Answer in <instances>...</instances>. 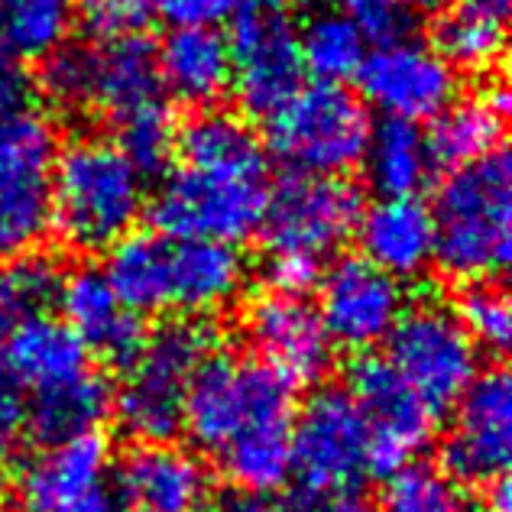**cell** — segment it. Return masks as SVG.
<instances>
[{"label":"cell","mask_w":512,"mask_h":512,"mask_svg":"<svg viewBox=\"0 0 512 512\" xmlns=\"http://www.w3.org/2000/svg\"><path fill=\"white\" fill-rule=\"evenodd\" d=\"M363 198L357 185L341 175L289 172L269 185L266 211L260 221L266 253H289L325 263L357 231Z\"/></svg>","instance_id":"obj_10"},{"label":"cell","mask_w":512,"mask_h":512,"mask_svg":"<svg viewBox=\"0 0 512 512\" xmlns=\"http://www.w3.org/2000/svg\"><path fill=\"white\" fill-rule=\"evenodd\" d=\"M409 4L419 10H444L448 4H454V0H409Z\"/></svg>","instance_id":"obj_43"},{"label":"cell","mask_w":512,"mask_h":512,"mask_svg":"<svg viewBox=\"0 0 512 512\" xmlns=\"http://www.w3.org/2000/svg\"><path fill=\"white\" fill-rule=\"evenodd\" d=\"M506 111L509 94L503 85L474 94V98H454L441 114L431 117V130L425 133L431 166L451 172L500 153Z\"/></svg>","instance_id":"obj_25"},{"label":"cell","mask_w":512,"mask_h":512,"mask_svg":"<svg viewBox=\"0 0 512 512\" xmlns=\"http://www.w3.org/2000/svg\"><path fill=\"white\" fill-rule=\"evenodd\" d=\"M321 325L334 347L367 354L389 338L406 308L399 279L376 269L363 256H344L321 273Z\"/></svg>","instance_id":"obj_18"},{"label":"cell","mask_w":512,"mask_h":512,"mask_svg":"<svg viewBox=\"0 0 512 512\" xmlns=\"http://www.w3.org/2000/svg\"><path fill=\"white\" fill-rule=\"evenodd\" d=\"M78 0H0V59L43 62L69 43Z\"/></svg>","instance_id":"obj_27"},{"label":"cell","mask_w":512,"mask_h":512,"mask_svg":"<svg viewBox=\"0 0 512 512\" xmlns=\"http://www.w3.org/2000/svg\"><path fill=\"white\" fill-rule=\"evenodd\" d=\"M363 163H367L370 182L380 195H419V188L435 169L425 133L406 120H386L383 127H373Z\"/></svg>","instance_id":"obj_29"},{"label":"cell","mask_w":512,"mask_h":512,"mask_svg":"<svg viewBox=\"0 0 512 512\" xmlns=\"http://www.w3.org/2000/svg\"><path fill=\"white\" fill-rule=\"evenodd\" d=\"M334 10H341L367 43L396 39L409 26V0H334Z\"/></svg>","instance_id":"obj_36"},{"label":"cell","mask_w":512,"mask_h":512,"mask_svg":"<svg viewBox=\"0 0 512 512\" xmlns=\"http://www.w3.org/2000/svg\"><path fill=\"white\" fill-rule=\"evenodd\" d=\"M17 512H117V506H114L111 487H101L94 493L78 496V500H62V503L36 506V509H17Z\"/></svg>","instance_id":"obj_40"},{"label":"cell","mask_w":512,"mask_h":512,"mask_svg":"<svg viewBox=\"0 0 512 512\" xmlns=\"http://www.w3.org/2000/svg\"><path fill=\"white\" fill-rule=\"evenodd\" d=\"M244 334L263 367L292 389L315 386L334 367V344L305 295L279 289L253 295L244 308Z\"/></svg>","instance_id":"obj_16"},{"label":"cell","mask_w":512,"mask_h":512,"mask_svg":"<svg viewBox=\"0 0 512 512\" xmlns=\"http://www.w3.org/2000/svg\"><path fill=\"white\" fill-rule=\"evenodd\" d=\"M117 137L114 143L130 156V163L143 175L163 172L175 156V140H179V124L163 98L137 107V111L114 120Z\"/></svg>","instance_id":"obj_32"},{"label":"cell","mask_w":512,"mask_h":512,"mask_svg":"<svg viewBox=\"0 0 512 512\" xmlns=\"http://www.w3.org/2000/svg\"><path fill=\"white\" fill-rule=\"evenodd\" d=\"M512 454V386L503 367L477 373L454 402V419L441 444L444 474L454 483H487L506 477Z\"/></svg>","instance_id":"obj_15"},{"label":"cell","mask_w":512,"mask_h":512,"mask_svg":"<svg viewBox=\"0 0 512 512\" xmlns=\"http://www.w3.org/2000/svg\"><path fill=\"white\" fill-rule=\"evenodd\" d=\"M39 85L59 111L98 114L111 124L137 107L163 98L156 49L146 36L91 39L88 46H62L43 59Z\"/></svg>","instance_id":"obj_5"},{"label":"cell","mask_w":512,"mask_h":512,"mask_svg":"<svg viewBox=\"0 0 512 512\" xmlns=\"http://www.w3.org/2000/svg\"><path fill=\"white\" fill-rule=\"evenodd\" d=\"M111 409H114V393L98 370H91L78 383L59 389V393L26 399L30 428L43 441L98 431V425L111 415Z\"/></svg>","instance_id":"obj_30"},{"label":"cell","mask_w":512,"mask_h":512,"mask_svg":"<svg viewBox=\"0 0 512 512\" xmlns=\"http://www.w3.org/2000/svg\"><path fill=\"white\" fill-rule=\"evenodd\" d=\"M244 7V0H153L169 26H221L234 20V13Z\"/></svg>","instance_id":"obj_38"},{"label":"cell","mask_w":512,"mask_h":512,"mask_svg":"<svg viewBox=\"0 0 512 512\" xmlns=\"http://www.w3.org/2000/svg\"><path fill=\"white\" fill-rule=\"evenodd\" d=\"M295 396L282 376L269 373L237 435L214 454L221 474L244 493H276L292 474Z\"/></svg>","instance_id":"obj_19"},{"label":"cell","mask_w":512,"mask_h":512,"mask_svg":"<svg viewBox=\"0 0 512 512\" xmlns=\"http://www.w3.org/2000/svg\"><path fill=\"white\" fill-rule=\"evenodd\" d=\"M435 263L448 279H496L509 263L512 247V175L509 159L493 153L480 163L451 169L438 188L435 205Z\"/></svg>","instance_id":"obj_4"},{"label":"cell","mask_w":512,"mask_h":512,"mask_svg":"<svg viewBox=\"0 0 512 512\" xmlns=\"http://www.w3.org/2000/svg\"><path fill=\"white\" fill-rule=\"evenodd\" d=\"M231 88L240 107L253 117H269L305 85L299 36L286 13L266 4H247L234 13Z\"/></svg>","instance_id":"obj_13"},{"label":"cell","mask_w":512,"mask_h":512,"mask_svg":"<svg viewBox=\"0 0 512 512\" xmlns=\"http://www.w3.org/2000/svg\"><path fill=\"white\" fill-rule=\"evenodd\" d=\"M4 360L10 373L17 376L26 399L59 393V389L78 383L88 376L91 350L85 341L56 315H36L4 334Z\"/></svg>","instance_id":"obj_23"},{"label":"cell","mask_w":512,"mask_h":512,"mask_svg":"<svg viewBox=\"0 0 512 512\" xmlns=\"http://www.w3.org/2000/svg\"><path fill=\"white\" fill-rule=\"evenodd\" d=\"M509 0H454L435 23V49L454 69L490 72L506 52Z\"/></svg>","instance_id":"obj_26"},{"label":"cell","mask_w":512,"mask_h":512,"mask_svg":"<svg viewBox=\"0 0 512 512\" xmlns=\"http://www.w3.org/2000/svg\"><path fill=\"white\" fill-rule=\"evenodd\" d=\"M260 4L273 7V10H286V7H295V4H302V0H260Z\"/></svg>","instance_id":"obj_44"},{"label":"cell","mask_w":512,"mask_h":512,"mask_svg":"<svg viewBox=\"0 0 512 512\" xmlns=\"http://www.w3.org/2000/svg\"><path fill=\"white\" fill-rule=\"evenodd\" d=\"M457 483L435 467L412 464L389 477L380 512H464Z\"/></svg>","instance_id":"obj_33"},{"label":"cell","mask_w":512,"mask_h":512,"mask_svg":"<svg viewBox=\"0 0 512 512\" xmlns=\"http://www.w3.org/2000/svg\"><path fill=\"white\" fill-rule=\"evenodd\" d=\"M111 464L114 457L101 431L46 441V448L20 467L17 509L78 500L85 493L111 487Z\"/></svg>","instance_id":"obj_22"},{"label":"cell","mask_w":512,"mask_h":512,"mask_svg":"<svg viewBox=\"0 0 512 512\" xmlns=\"http://www.w3.org/2000/svg\"><path fill=\"white\" fill-rule=\"evenodd\" d=\"M146 175L114 140L82 133L65 143L52 166L49 227L72 250H111L146 211Z\"/></svg>","instance_id":"obj_3"},{"label":"cell","mask_w":512,"mask_h":512,"mask_svg":"<svg viewBox=\"0 0 512 512\" xmlns=\"http://www.w3.org/2000/svg\"><path fill=\"white\" fill-rule=\"evenodd\" d=\"M214 347V331L195 318H179L146 334L124 367V386L114 396L120 422L133 438L163 441L179 435L188 386Z\"/></svg>","instance_id":"obj_6"},{"label":"cell","mask_w":512,"mask_h":512,"mask_svg":"<svg viewBox=\"0 0 512 512\" xmlns=\"http://www.w3.org/2000/svg\"><path fill=\"white\" fill-rule=\"evenodd\" d=\"M347 393L367 428L370 477H393L419 461L435 438L438 412L412 393L386 357H360L350 370Z\"/></svg>","instance_id":"obj_12"},{"label":"cell","mask_w":512,"mask_h":512,"mask_svg":"<svg viewBox=\"0 0 512 512\" xmlns=\"http://www.w3.org/2000/svg\"><path fill=\"white\" fill-rule=\"evenodd\" d=\"M480 512H512V493H509L506 477L487 483V506Z\"/></svg>","instance_id":"obj_42"},{"label":"cell","mask_w":512,"mask_h":512,"mask_svg":"<svg viewBox=\"0 0 512 512\" xmlns=\"http://www.w3.org/2000/svg\"><path fill=\"white\" fill-rule=\"evenodd\" d=\"M153 17V0H78L75 20H82L91 39L143 36Z\"/></svg>","instance_id":"obj_35"},{"label":"cell","mask_w":512,"mask_h":512,"mask_svg":"<svg viewBox=\"0 0 512 512\" xmlns=\"http://www.w3.org/2000/svg\"><path fill=\"white\" fill-rule=\"evenodd\" d=\"M370 477L367 428L347 389H318L295 412L292 425V474L302 500L357 493Z\"/></svg>","instance_id":"obj_9"},{"label":"cell","mask_w":512,"mask_h":512,"mask_svg":"<svg viewBox=\"0 0 512 512\" xmlns=\"http://www.w3.org/2000/svg\"><path fill=\"white\" fill-rule=\"evenodd\" d=\"M354 78L363 104H370L386 120H406V124L431 120L457 98L454 65L435 46L409 36L373 43Z\"/></svg>","instance_id":"obj_14"},{"label":"cell","mask_w":512,"mask_h":512,"mask_svg":"<svg viewBox=\"0 0 512 512\" xmlns=\"http://www.w3.org/2000/svg\"><path fill=\"white\" fill-rule=\"evenodd\" d=\"M117 512H208L211 470L201 457L163 441H137L111 464Z\"/></svg>","instance_id":"obj_17"},{"label":"cell","mask_w":512,"mask_h":512,"mask_svg":"<svg viewBox=\"0 0 512 512\" xmlns=\"http://www.w3.org/2000/svg\"><path fill=\"white\" fill-rule=\"evenodd\" d=\"M454 315L464 325V331L470 334V341L477 344V350H493V354H500V350L509 347L512 308H509L506 292L496 286L493 279L470 282L454 305Z\"/></svg>","instance_id":"obj_34"},{"label":"cell","mask_w":512,"mask_h":512,"mask_svg":"<svg viewBox=\"0 0 512 512\" xmlns=\"http://www.w3.org/2000/svg\"><path fill=\"white\" fill-rule=\"evenodd\" d=\"M56 153V130L33 107L0 117V256L26 253L46 237Z\"/></svg>","instance_id":"obj_11"},{"label":"cell","mask_w":512,"mask_h":512,"mask_svg":"<svg viewBox=\"0 0 512 512\" xmlns=\"http://www.w3.org/2000/svg\"><path fill=\"white\" fill-rule=\"evenodd\" d=\"M172 166L153 195V221L163 234L244 244L260 231L269 166L260 137L244 117L201 107L179 127Z\"/></svg>","instance_id":"obj_1"},{"label":"cell","mask_w":512,"mask_h":512,"mask_svg":"<svg viewBox=\"0 0 512 512\" xmlns=\"http://www.w3.org/2000/svg\"><path fill=\"white\" fill-rule=\"evenodd\" d=\"M464 512H480V509H474V506H464Z\"/></svg>","instance_id":"obj_45"},{"label":"cell","mask_w":512,"mask_h":512,"mask_svg":"<svg viewBox=\"0 0 512 512\" xmlns=\"http://www.w3.org/2000/svg\"><path fill=\"white\" fill-rule=\"evenodd\" d=\"M295 36H299L305 75H312L315 82H350L367 56V39L334 7L312 10Z\"/></svg>","instance_id":"obj_28"},{"label":"cell","mask_w":512,"mask_h":512,"mask_svg":"<svg viewBox=\"0 0 512 512\" xmlns=\"http://www.w3.org/2000/svg\"><path fill=\"white\" fill-rule=\"evenodd\" d=\"M269 146L289 172L344 175L357 169L370 146V111L344 85H302L269 114Z\"/></svg>","instance_id":"obj_7"},{"label":"cell","mask_w":512,"mask_h":512,"mask_svg":"<svg viewBox=\"0 0 512 512\" xmlns=\"http://www.w3.org/2000/svg\"><path fill=\"white\" fill-rule=\"evenodd\" d=\"M321 273H325V263L318 260H305V256H289V253H266L269 289L308 295L318 286Z\"/></svg>","instance_id":"obj_39"},{"label":"cell","mask_w":512,"mask_h":512,"mask_svg":"<svg viewBox=\"0 0 512 512\" xmlns=\"http://www.w3.org/2000/svg\"><path fill=\"white\" fill-rule=\"evenodd\" d=\"M383 344L389 367L438 415L451 409L480 373L477 344L454 308L441 302L406 305Z\"/></svg>","instance_id":"obj_8"},{"label":"cell","mask_w":512,"mask_h":512,"mask_svg":"<svg viewBox=\"0 0 512 512\" xmlns=\"http://www.w3.org/2000/svg\"><path fill=\"white\" fill-rule=\"evenodd\" d=\"M156 65L159 85L182 104L211 107L231 88V46L218 26H172Z\"/></svg>","instance_id":"obj_24"},{"label":"cell","mask_w":512,"mask_h":512,"mask_svg":"<svg viewBox=\"0 0 512 512\" xmlns=\"http://www.w3.org/2000/svg\"><path fill=\"white\" fill-rule=\"evenodd\" d=\"M56 302L65 325L85 341L91 354L104 357L107 363L127 367L146 338L140 315L117 299L114 286L98 266H78L62 276Z\"/></svg>","instance_id":"obj_20"},{"label":"cell","mask_w":512,"mask_h":512,"mask_svg":"<svg viewBox=\"0 0 512 512\" xmlns=\"http://www.w3.org/2000/svg\"><path fill=\"white\" fill-rule=\"evenodd\" d=\"M30 431V412H26V393L10 373L4 350H0V470L20 457V448Z\"/></svg>","instance_id":"obj_37"},{"label":"cell","mask_w":512,"mask_h":512,"mask_svg":"<svg viewBox=\"0 0 512 512\" xmlns=\"http://www.w3.org/2000/svg\"><path fill=\"white\" fill-rule=\"evenodd\" d=\"M62 273L49 256L13 253L0 263V338L56 305Z\"/></svg>","instance_id":"obj_31"},{"label":"cell","mask_w":512,"mask_h":512,"mask_svg":"<svg viewBox=\"0 0 512 512\" xmlns=\"http://www.w3.org/2000/svg\"><path fill=\"white\" fill-rule=\"evenodd\" d=\"M354 237L363 260L393 279H415L435 260V221L419 195H380L360 211Z\"/></svg>","instance_id":"obj_21"},{"label":"cell","mask_w":512,"mask_h":512,"mask_svg":"<svg viewBox=\"0 0 512 512\" xmlns=\"http://www.w3.org/2000/svg\"><path fill=\"white\" fill-rule=\"evenodd\" d=\"M208 512H279V506L263 493H244L237 490L234 496H227L218 506H211Z\"/></svg>","instance_id":"obj_41"},{"label":"cell","mask_w":512,"mask_h":512,"mask_svg":"<svg viewBox=\"0 0 512 512\" xmlns=\"http://www.w3.org/2000/svg\"><path fill=\"white\" fill-rule=\"evenodd\" d=\"M107 282L130 312L205 318L237 302L247 263L231 244L130 231L107 250Z\"/></svg>","instance_id":"obj_2"}]
</instances>
